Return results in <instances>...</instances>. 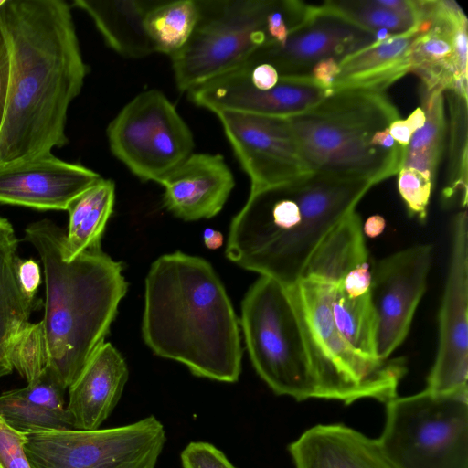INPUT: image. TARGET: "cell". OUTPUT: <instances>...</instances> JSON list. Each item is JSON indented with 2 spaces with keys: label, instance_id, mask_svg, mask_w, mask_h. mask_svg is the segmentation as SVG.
<instances>
[{
  "label": "cell",
  "instance_id": "f35d334b",
  "mask_svg": "<svg viewBox=\"0 0 468 468\" xmlns=\"http://www.w3.org/2000/svg\"><path fill=\"white\" fill-rule=\"evenodd\" d=\"M339 73V60L329 58L317 62L309 76L321 87L331 90L335 79Z\"/></svg>",
  "mask_w": 468,
  "mask_h": 468
},
{
  "label": "cell",
  "instance_id": "836d02e7",
  "mask_svg": "<svg viewBox=\"0 0 468 468\" xmlns=\"http://www.w3.org/2000/svg\"><path fill=\"white\" fill-rule=\"evenodd\" d=\"M27 434L8 426L0 417L1 468H32L24 450Z\"/></svg>",
  "mask_w": 468,
  "mask_h": 468
},
{
  "label": "cell",
  "instance_id": "7402d4cb",
  "mask_svg": "<svg viewBox=\"0 0 468 468\" xmlns=\"http://www.w3.org/2000/svg\"><path fill=\"white\" fill-rule=\"evenodd\" d=\"M74 5L93 20L106 44L128 58H141L154 53L144 27L150 1L75 0Z\"/></svg>",
  "mask_w": 468,
  "mask_h": 468
},
{
  "label": "cell",
  "instance_id": "30bf717a",
  "mask_svg": "<svg viewBox=\"0 0 468 468\" xmlns=\"http://www.w3.org/2000/svg\"><path fill=\"white\" fill-rule=\"evenodd\" d=\"M106 133L112 154L142 181L158 183L193 153L195 145L175 105L154 89L130 101Z\"/></svg>",
  "mask_w": 468,
  "mask_h": 468
},
{
  "label": "cell",
  "instance_id": "3957f363",
  "mask_svg": "<svg viewBox=\"0 0 468 468\" xmlns=\"http://www.w3.org/2000/svg\"><path fill=\"white\" fill-rule=\"evenodd\" d=\"M66 231L50 219L29 224L25 240L36 250L45 282L43 326L48 367L64 388L104 343L127 292L122 264L101 245L70 261L63 257Z\"/></svg>",
  "mask_w": 468,
  "mask_h": 468
},
{
  "label": "cell",
  "instance_id": "ab89813d",
  "mask_svg": "<svg viewBox=\"0 0 468 468\" xmlns=\"http://www.w3.org/2000/svg\"><path fill=\"white\" fill-rule=\"evenodd\" d=\"M389 133L399 144L407 147L414 131L406 120L399 118L390 124Z\"/></svg>",
  "mask_w": 468,
  "mask_h": 468
},
{
  "label": "cell",
  "instance_id": "d590c367",
  "mask_svg": "<svg viewBox=\"0 0 468 468\" xmlns=\"http://www.w3.org/2000/svg\"><path fill=\"white\" fill-rule=\"evenodd\" d=\"M332 285L340 289L348 297H360L369 293L371 285L369 262L352 269L340 282Z\"/></svg>",
  "mask_w": 468,
  "mask_h": 468
},
{
  "label": "cell",
  "instance_id": "ee69618b",
  "mask_svg": "<svg viewBox=\"0 0 468 468\" xmlns=\"http://www.w3.org/2000/svg\"><path fill=\"white\" fill-rule=\"evenodd\" d=\"M5 2V0H0V7L4 5Z\"/></svg>",
  "mask_w": 468,
  "mask_h": 468
},
{
  "label": "cell",
  "instance_id": "f1b7e54d",
  "mask_svg": "<svg viewBox=\"0 0 468 468\" xmlns=\"http://www.w3.org/2000/svg\"><path fill=\"white\" fill-rule=\"evenodd\" d=\"M331 311L339 333L361 354L376 355V316L370 293L348 297L331 284Z\"/></svg>",
  "mask_w": 468,
  "mask_h": 468
},
{
  "label": "cell",
  "instance_id": "7c38bea8",
  "mask_svg": "<svg viewBox=\"0 0 468 468\" xmlns=\"http://www.w3.org/2000/svg\"><path fill=\"white\" fill-rule=\"evenodd\" d=\"M433 253L431 244H417L374 263L369 293L378 358H389L406 339L427 288Z\"/></svg>",
  "mask_w": 468,
  "mask_h": 468
},
{
  "label": "cell",
  "instance_id": "d6986e66",
  "mask_svg": "<svg viewBox=\"0 0 468 468\" xmlns=\"http://www.w3.org/2000/svg\"><path fill=\"white\" fill-rule=\"evenodd\" d=\"M128 376L122 355L111 343L104 342L68 388L66 409L74 430L100 429L118 403Z\"/></svg>",
  "mask_w": 468,
  "mask_h": 468
},
{
  "label": "cell",
  "instance_id": "9c48e42d",
  "mask_svg": "<svg viewBox=\"0 0 468 468\" xmlns=\"http://www.w3.org/2000/svg\"><path fill=\"white\" fill-rule=\"evenodd\" d=\"M166 441L154 416L92 431L27 434L25 452L32 468H155Z\"/></svg>",
  "mask_w": 468,
  "mask_h": 468
},
{
  "label": "cell",
  "instance_id": "ffe728a7",
  "mask_svg": "<svg viewBox=\"0 0 468 468\" xmlns=\"http://www.w3.org/2000/svg\"><path fill=\"white\" fill-rule=\"evenodd\" d=\"M295 468H393L377 439L343 424H319L288 447Z\"/></svg>",
  "mask_w": 468,
  "mask_h": 468
},
{
  "label": "cell",
  "instance_id": "4dcf8cb0",
  "mask_svg": "<svg viewBox=\"0 0 468 468\" xmlns=\"http://www.w3.org/2000/svg\"><path fill=\"white\" fill-rule=\"evenodd\" d=\"M335 13L356 27L377 36H399L419 30V23L381 5L378 0L325 1Z\"/></svg>",
  "mask_w": 468,
  "mask_h": 468
},
{
  "label": "cell",
  "instance_id": "8992f818",
  "mask_svg": "<svg viewBox=\"0 0 468 468\" xmlns=\"http://www.w3.org/2000/svg\"><path fill=\"white\" fill-rule=\"evenodd\" d=\"M240 326L250 359L276 395L318 399L301 322L287 288L261 276L241 303Z\"/></svg>",
  "mask_w": 468,
  "mask_h": 468
},
{
  "label": "cell",
  "instance_id": "ac0fdd59",
  "mask_svg": "<svg viewBox=\"0 0 468 468\" xmlns=\"http://www.w3.org/2000/svg\"><path fill=\"white\" fill-rule=\"evenodd\" d=\"M165 207L186 221L210 218L224 207L233 174L219 154L192 153L159 182Z\"/></svg>",
  "mask_w": 468,
  "mask_h": 468
},
{
  "label": "cell",
  "instance_id": "e0dca14e",
  "mask_svg": "<svg viewBox=\"0 0 468 468\" xmlns=\"http://www.w3.org/2000/svg\"><path fill=\"white\" fill-rule=\"evenodd\" d=\"M102 177L95 171L63 161L51 152L0 165V204L39 210H68Z\"/></svg>",
  "mask_w": 468,
  "mask_h": 468
},
{
  "label": "cell",
  "instance_id": "7a4b0ae2",
  "mask_svg": "<svg viewBox=\"0 0 468 468\" xmlns=\"http://www.w3.org/2000/svg\"><path fill=\"white\" fill-rule=\"evenodd\" d=\"M142 333L155 355L184 364L197 377L239 380V322L203 258L176 251L153 262L145 279Z\"/></svg>",
  "mask_w": 468,
  "mask_h": 468
},
{
  "label": "cell",
  "instance_id": "7bdbcfd3",
  "mask_svg": "<svg viewBox=\"0 0 468 468\" xmlns=\"http://www.w3.org/2000/svg\"><path fill=\"white\" fill-rule=\"evenodd\" d=\"M425 112L421 107L416 108L413 112L406 119L410 126L415 132L420 129L425 122Z\"/></svg>",
  "mask_w": 468,
  "mask_h": 468
},
{
  "label": "cell",
  "instance_id": "d6a6232c",
  "mask_svg": "<svg viewBox=\"0 0 468 468\" xmlns=\"http://www.w3.org/2000/svg\"><path fill=\"white\" fill-rule=\"evenodd\" d=\"M397 175L399 192L410 217L425 222L434 182L410 168H401Z\"/></svg>",
  "mask_w": 468,
  "mask_h": 468
},
{
  "label": "cell",
  "instance_id": "cb8c5ba5",
  "mask_svg": "<svg viewBox=\"0 0 468 468\" xmlns=\"http://www.w3.org/2000/svg\"><path fill=\"white\" fill-rule=\"evenodd\" d=\"M369 258L360 215L355 210L346 217L322 241L311 257L303 277L340 282L352 269Z\"/></svg>",
  "mask_w": 468,
  "mask_h": 468
},
{
  "label": "cell",
  "instance_id": "5b68a950",
  "mask_svg": "<svg viewBox=\"0 0 468 468\" xmlns=\"http://www.w3.org/2000/svg\"><path fill=\"white\" fill-rule=\"evenodd\" d=\"M287 290L301 322L318 399L346 404L374 399L386 404L397 397L408 371L405 359L369 357L349 344L333 319L330 283L303 277Z\"/></svg>",
  "mask_w": 468,
  "mask_h": 468
},
{
  "label": "cell",
  "instance_id": "5bb4252c",
  "mask_svg": "<svg viewBox=\"0 0 468 468\" xmlns=\"http://www.w3.org/2000/svg\"><path fill=\"white\" fill-rule=\"evenodd\" d=\"M216 115L250 180V193L311 173L301 157L288 118L237 112Z\"/></svg>",
  "mask_w": 468,
  "mask_h": 468
},
{
  "label": "cell",
  "instance_id": "9a60e30c",
  "mask_svg": "<svg viewBox=\"0 0 468 468\" xmlns=\"http://www.w3.org/2000/svg\"><path fill=\"white\" fill-rule=\"evenodd\" d=\"M375 40V35L348 22L324 2L282 44L262 47L248 59L271 65L279 76H309L317 62L329 58L340 61Z\"/></svg>",
  "mask_w": 468,
  "mask_h": 468
},
{
  "label": "cell",
  "instance_id": "f546056e",
  "mask_svg": "<svg viewBox=\"0 0 468 468\" xmlns=\"http://www.w3.org/2000/svg\"><path fill=\"white\" fill-rule=\"evenodd\" d=\"M0 417L12 429L25 433L74 430L67 409L57 410L27 399L20 388L0 394Z\"/></svg>",
  "mask_w": 468,
  "mask_h": 468
},
{
  "label": "cell",
  "instance_id": "83f0119b",
  "mask_svg": "<svg viewBox=\"0 0 468 468\" xmlns=\"http://www.w3.org/2000/svg\"><path fill=\"white\" fill-rule=\"evenodd\" d=\"M449 105L447 180L441 202L445 207L467 206V95L444 90Z\"/></svg>",
  "mask_w": 468,
  "mask_h": 468
},
{
  "label": "cell",
  "instance_id": "4316f807",
  "mask_svg": "<svg viewBox=\"0 0 468 468\" xmlns=\"http://www.w3.org/2000/svg\"><path fill=\"white\" fill-rule=\"evenodd\" d=\"M197 16V0L150 1L144 27L154 51L174 56L190 38Z\"/></svg>",
  "mask_w": 468,
  "mask_h": 468
},
{
  "label": "cell",
  "instance_id": "52a82bcc",
  "mask_svg": "<svg viewBox=\"0 0 468 468\" xmlns=\"http://www.w3.org/2000/svg\"><path fill=\"white\" fill-rule=\"evenodd\" d=\"M377 441L393 468H468V390L396 397Z\"/></svg>",
  "mask_w": 468,
  "mask_h": 468
},
{
  "label": "cell",
  "instance_id": "d4e9b609",
  "mask_svg": "<svg viewBox=\"0 0 468 468\" xmlns=\"http://www.w3.org/2000/svg\"><path fill=\"white\" fill-rule=\"evenodd\" d=\"M115 184L101 178L69 207V226L62 253L70 261L82 251L101 245V235L113 211Z\"/></svg>",
  "mask_w": 468,
  "mask_h": 468
},
{
  "label": "cell",
  "instance_id": "60d3db41",
  "mask_svg": "<svg viewBox=\"0 0 468 468\" xmlns=\"http://www.w3.org/2000/svg\"><path fill=\"white\" fill-rule=\"evenodd\" d=\"M386 228V220L382 216L372 215L362 224V230L365 237L374 239L383 233Z\"/></svg>",
  "mask_w": 468,
  "mask_h": 468
},
{
  "label": "cell",
  "instance_id": "8d00e7d4",
  "mask_svg": "<svg viewBox=\"0 0 468 468\" xmlns=\"http://www.w3.org/2000/svg\"><path fill=\"white\" fill-rule=\"evenodd\" d=\"M17 279L23 294L34 303V298L41 282L38 263L32 260H19L17 265Z\"/></svg>",
  "mask_w": 468,
  "mask_h": 468
},
{
  "label": "cell",
  "instance_id": "ba28073f",
  "mask_svg": "<svg viewBox=\"0 0 468 468\" xmlns=\"http://www.w3.org/2000/svg\"><path fill=\"white\" fill-rule=\"evenodd\" d=\"M273 4L274 0H197L194 31L170 58L177 89L187 92L271 45Z\"/></svg>",
  "mask_w": 468,
  "mask_h": 468
},
{
  "label": "cell",
  "instance_id": "277c9868",
  "mask_svg": "<svg viewBox=\"0 0 468 468\" xmlns=\"http://www.w3.org/2000/svg\"><path fill=\"white\" fill-rule=\"evenodd\" d=\"M399 118L385 91L341 89L288 120L310 172L363 177L377 185L402 167L406 147L389 133Z\"/></svg>",
  "mask_w": 468,
  "mask_h": 468
},
{
  "label": "cell",
  "instance_id": "b9f144b4",
  "mask_svg": "<svg viewBox=\"0 0 468 468\" xmlns=\"http://www.w3.org/2000/svg\"><path fill=\"white\" fill-rule=\"evenodd\" d=\"M204 243L210 250H217L223 245V235L211 228H207L203 233Z\"/></svg>",
  "mask_w": 468,
  "mask_h": 468
},
{
  "label": "cell",
  "instance_id": "44dd1931",
  "mask_svg": "<svg viewBox=\"0 0 468 468\" xmlns=\"http://www.w3.org/2000/svg\"><path fill=\"white\" fill-rule=\"evenodd\" d=\"M419 30L390 36L361 48L339 61L331 90L365 89L385 91L410 72V49Z\"/></svg>",
  "mask_w": 468,
  "mask_h": 468
},
{
  "label": "cell",
  "instance_id": "6da1fadb",
  "mask_svg": "<svg viewBox=\"0 0 468 468\" xmlns=\"http://www.w3.org/2000/svg\"><path fill=\"white\" fill-rule=\"evenodd\" d=\"M0 24L10 59L1 165L68 144L69 107L81 91L88 67L64 0H5Z\"/></svg>",
  "mask_w": 468,
  "mask_h": 468
},
{
  "label": "cell",
  "instance_id": "f6af8a7d",
  "mask_svg": "<svg viewBox=\"0 0 468 468\" xmlns=\"http://www.w3.org/2000/svg\"><path fill=\"white\" fill-rule=\"evenodd\" d=\"M0 468H1V466H0Z\"/></svg>",
  "mask_w": 468,
  "mask_h": 468
},
{
  "label": "cell",
  "instance_id": "74e56055",
  "mask_svg": "<svg viewBox=\"0 0 468 468\" xmlns=\"http://www.w3.org/2000/svg\"><path fill=\"white\" fill-rule=\"evenodd\" d=\"M10 59L6 38L0 24V126L3 121L9 86Z\"/></svg>",
  "mask_w": 468,
  "mask_h": 468
},
{
  "label": "cell",
  "instance_id": "2e32d148",
  "mask_svg": "<svg viewBox=\"0 0 468 468\" xmlns=\"http://www.w3.org/2000/svg\"><path fill=\"white\" fill-rule=\"evenodd\" d=\"M330 92L310 76H280L274 87L261 90L225 72L191 89L186 95L192 103L215 114L237 112L289 118L309 111Z\"/></svg>",
  "mask_w": 468,
  "mask_h": 468
},
{
  "label": "cell",
  "instance_id": "4fadbf2b",
  "mask_svg": "<svg viewBox=\"0 0 468 468\" xmlns=\"http://www.w3.org/2000/svg\"><path fill=\"white\" fill-rule=\"evenodd\" d=\"M436 357L426 389L435 394L468 390V214L459 211L451 229V251L439 312Z\"/></svg>",
  "mask_w": 468,
  "mask_h": 468
},
{
  "label": "cell",
  "instance_id": "e575fe53",
  "mask_svg": "<svg viewBox=\"0 0 468 468\" xmlns=\"http://www.w3.org/2000/svg\"><path fill=\"white\" fill-rule=\"evenodd\" d=\"M183 468H236L216 446L192 441L181 452Z\"/></svg>",
  "mask_w": 468,
  "mask_h": 468
},
{
  "label": "cell",
  "instance_id": "1f68e13d",
  "mask_svg": "<svg viewBox=\"0 0 468 468\" xmlns=\"http://www.w3.org/2000/svg\"><path fill=\"white\" fill-rule=\"evenodd\" d=\"M13 369L26 379L35 382L49 365L46 337L41 322L28 324L16 336L10 351Z\"/></svg>",
  "mask_w": 468,
  "mask_h": 468
},
{
  "label": "cell",
  "instance_id": "603a6c76",
  "mask_svg": "<svg viewBox=\"0 0 468 468\" xmlns=\"http://www.w3.org/2000/svg\"><path fill=\"white\" fill-rule=\"evenodd\" d=\"M17 248L12 224L0 217V378L13 370L10 351L18 334L29 324L34 306L18 283Z\"/></svg>",
  "mask_w": 468,
  "mask_h": 468
},
{
  "label": "cell",
  "instance_id": "8fae6325",
  "mask_svg": "<svg viewBox=\"0 0 468 468\" xmlns=\"http://www.w3.org/2000/svg\"><path fill=\"white\" fill-rule=\"evenodd\" d=\"M302 221L269 268L265 277L285 288L294 286L322 241L375 186L363 177L308 173L292 181Z\"/></svg>",
  "mask_w": 468,
  "mask_h": 468
},
{
  "label": "cell",
  "instance_id": "484cf974",
  "mask_svg": "<svg viewBox=\"0 0 468 468\" xmlns=\"http://www.w3.org/2000/svg\"><path fill=\"white\" fill-rule=\"evenodd\" d=\"M443 92L441 90H427L420 87V107L426 119L423 126L412 134L401 167L416 170L433 182L444 150L447 130Z\"/></svg>",
  "mask_w": 468,
  "mask_h": 468
}]
</instances>
